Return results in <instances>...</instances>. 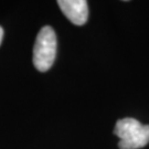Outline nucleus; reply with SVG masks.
Returning <instances> with one entry per match:
<instances>
[{
  "label": "nucleus",
  "mask_w": 149,
  "mask_h": 149,
  "mask_svg": "<svg viewBox=\"0 0 149 149\" xmlns=\"http://www.w3.org/2000/svg\"><path fill=\"white\" fill-rule=\"evenodd\" d=\"M114 134L119 138V149H139L149 143V125H143L135 118L117 120Z\"/></svg>",
  "instance_id": "obj_1"
},
{
  "label": "nucleus",
  "mask_w": 149,
  "mask_h": 149,
  "mask_svg": "<svg viewBox=\"0 0 149 149\" xmlns=\"http://www.w3.org/2000/svg\"><path fill=\"white\" fill-rule=\"evenodd\" d=\"M2 38H3V29L0 27V44L2 42Z\"/></svg>",
  "instance_id": "obj_4"
},
{
  "label": "nucleus",
  "mask_w": 149,
  "mask_h": 149,
  "mask_svg": "<svg viewBox=\"0 0 149 149\" xmlns=\"http://www.w3.org/2000/svg\"><path fill=\"white\" fill-rule=\"evenodd\" d=\"M56 55V36L50 26L43 27L38 33L33 48V64L40 72H47L53 65Z\"/></svg>",
  "instance_id": "obj_2"
},
{
  "label": "nucleus",
  "mask_w": 149,
  "mask_h": 149,
  "mask_svg": "<svg viewBox=\"0 0 149 149\" xmlns=\"http://www.w3.org/2000/svg\"><path fill=\"white\" fill-rule=\"evenodd\" d=\"M58 5L64 16L73 24L83 26L88 18V6L85 0H59Z\"/></svg>",
  "instance_id": "obj_3"
}]
</instances>
